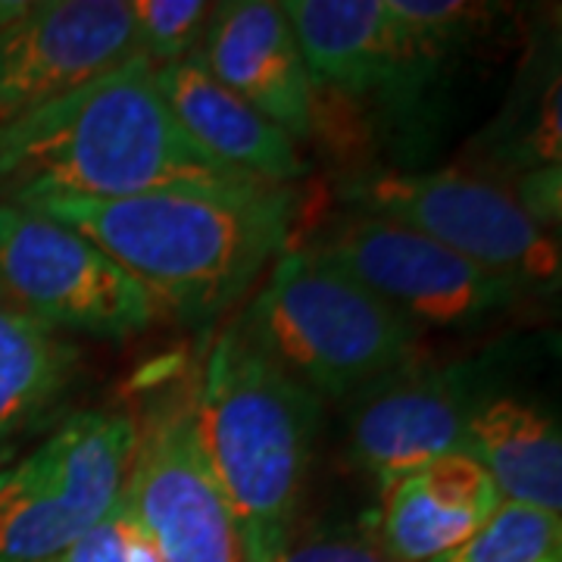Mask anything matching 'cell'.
<instances>
[{
  "instance_id": "1",
  "label": "cell",
  "mask_w": 562,
  "mask_h": 562,
  "mask_svg": "<svg viewBox=\"0 0 562 562\" xmlns=\"http://www.w3.org/2000/svg\"><path fill=\"white\" fill-rule=\"evenodd\" d=\"M276 184L206 154L162 101L147 57L0 125V203L128 201L144 194L247 198Z\"/></svg>"
},
{
  "instance_id": "2",
  "label": "cell",
  "mask_w": 562,
  "mask_h": 562,
  "mask_svg": "<svg viewBox=\"0 0 562 562\" xmlns=\"http://www.w3.org/2000/svg\"><path fill=\"white\" fill-rule=\"evenodd\" d=\"M44 216L81 232L120 262L157 306L206 325L232 310L288 250L297 201L288 188L247 198L144 194L128 201H47Z\"/></svg>"
},
{
  "instance_id": "3",
  "label": "cell",
  "mask_w": 562,
  "mask_h": 562,
  "mask_svg": "<svg viewBox=\"0 0 562 562\" xmlns=\"http://www.w3.org/2000/svg\"><path fill=\"white\" fill-rule=\"evenodd\" d=\"M194 419L244 562H276L301 528L322 401L266 353L244 319L210 344Z\"/></svg>"
},
{
  "instance_id": "4",
  "label": "cell",
  "mask_w": 562,
  "mask_h": 562,
  "mask_svg": "<svg viewBox=\"0 0 562 562\" xmlns=\"http://www.w3.org/2000/svg\"><path fill=\"white\" fill-rule=\"evenodd\" d=\"M241 319L319 401L360 394L422 357L419 328L316 247H288Z\"/></svg>"
},
{
  "instance_id": "5",
  "label": "cell",
  "mask_w": 562,
  "mask_h": 562,
  "mask_svg": "<svg viewBox=\"0 0 562 562\" xmlns=\"http://www.w3.org/2000/svg\"><path fill=\"white\" fill-rule=\"evenodd\" d=\"M138 441L128 409H81L0 469V562H54L120 503Z\"/></svg>"
},
{
  "instance_id": "6",
  "label": "cell",
  "mask_w": 562,
  "mask_h": 562,
  "mask_svg": "<svg viewBox=\"0 0 562 562\" xmlns=\"http://www.w3.org/2000/svg\"><path fill=\"white\" fill-rule=\"evenodd\" d=\"M344 198L362 216L406 225L522 291L560 288V238L531 220L501 181L465 169H382L350 181Z\"/></svg>"
},
{
  "instance_id": "7",
  "label": "cell",
  "mask_w": 562,
  "mask_h": 562,
  "mask_svg": "<svg viewBox=\"0 0 562 562\" xmlns=\"http://www.w3.org/2000/svg\"><path fill=\"white\" fill-rule=\"evenodd\" d=\"M0 301L47 325L122 341L160 306L91 238L38 210L0 203Z\"/></svg>"
},
{
  "instance_id": "8",
  "label": "cell",
  "mask_w": 562,
  "mask_h": 562,
  "mask_svg": "<svg viewBox=\"0 0 562 562\" xmlns=\"http://www.w3.org/2000/svg\"><path fill=\"white\" fill-rule=\"evenodd\" d=\"M122 501L160 562H244L235 522L206 462L194 419V379L147 401Z\"/></svg>"
},
{
  "instance_id": "9",
  "label": "cell",
  "mask_w": 562,
  "mask_h": 562,
  "mask_svg": "<svg viewBox=\"0 0 562 562\" xmlns=\"http://www.w3.org/2000/svg\"><path fill=\"white\" fill-rule=\"evenodd\" d=\"M313 247L416 328L479 325L522 294L516 281L379 216L357 213Z\"/></svg>"
},
{
  "instance_id": "10",
  "label": "cell",
  "mask_w": 562,
  "mask_h": 562,
  "mask_svg": "<svg viewBox=\"0 0 562 562\" xmlns=\"http://www.w3.org/2000/svg\"><path fill=\"white\" fill-rule=\"evenodd\" d=\"M138 54L125 0H0V125Z\"/></svg>"
},
{
  "instance_id": "11",
  "label": "cell",
  "mask_w": 562,
  "mask_h": 562,
  "mask_svg": "<svg viewBox=\"0 0 562 562\" xmlns=\"http://www.w3.org/2000/svg\"><path fill=\"white\" fill-rule=\"evenodd\" d=\"M281 10L301 41L316 94L401 103L438 69L403 35L384 0H288Z\"/></svg>"
},
{
  "instance_id": "12",
  "label": "cell",
  "mask_w": 562,
  "mask_h": 562,
  "mask_svg": "<svg viewBox=\"0 0 562 562\" xmlns=\"http://www.w3.org/2000/svg\"><path fill=\"white\" fill-rule=\"evenodd\" d=\"M475 403L465 369L413 362L360 391L347 428L350 460L379 487L438 457L465 453V419Z\"/></svg>"
},
{
  "instance_id": "13",
  "label": "cell",
  "mask_w": 562,
  "mask_h": 562,
  "mask_svg": "<svg viewBox=\"0 0 562 562\" xmlns=\"http://www.w3.org/2000/svg\"><path fill=\"white\" fill-rule=\"evenodd\" d=\"M198 57L213 79L279 125L294 144L316 132L319 94L281 3H213Z\"/></svg>"
},
{
  "instance_id": "14",
  "label": "cell",
  "mask_w": 562,
  "mask_h": 562,
  "mask_svg": "<svg viewBox=\"0 0 562 562\" xmlns=\"http://www.w3.org/2000/svg\"><path fill=\"white\" fill-rule=\"evenodd\" d=\"M503 503L469 453H447L379 484L362 528L394 562H431L472 538Z\"/></svg>"
},
{
  "instance_id": "15",
  "label": "cell",
  "mask_w": 562,
  "mask_h": 562,
  "mask_svg": "<svg viewBox=\"0 0 562 562\" xmlns=\"http://www.w3.org/2000/svg\"><path fill=\"white\" fill-rule=\"evenodd\" d=\"M154 76L181 128L216 160L276 188L306 172L297 144L213 79L198 54L172 66H154Z\"/></svg>"
},
{
  "instance_id": "16",
  "label": "cell",
  "mask_w": 562,
  "mask_h": 562,
  "mask_svg": "<svg viewBox=\"0 0 562 562\" xmlns=\"http://www.w3.org/2000/svg\"><path fill=\"white\" fill-rule=\"evenodd\" d=\"M465 453L503 501L562 509V435L557 416L522 397H484L465 419Z\"/></svg>"
},
{
  "instance_id": "17",
  "label": "cell",
  "mask_w": 562,
  "mask_h": 562,
  "mask_svg": "<svg viewBox=\"0 0 562 562\" xmlns=\"http://www.w3.org/2000/svg\"><path fill=\"white\" fill-rule=\"evenodd\" d=\"M79 350L0 301V447L69 391Z\"/></svg>"
},
{
  "instance_id": "18",
  "label": "cell",
  "mask_w": 562,
  "mask_h": 562,
  "mask_svg": "<svg viewBox=\"0 0 562 562\" xmlns=\"http://www.w3.org/2000/svg\"><path fill=\"white\" fill-rule=\"evenodd\" d=\"M431 562H562L560 513L503 501L472 538Z\"/></svg>"
},
{
  "instance_id": "19",
  "label": "cell",
  "mask_w": 562,
  "mask_h": 562,
  "mask_svg": "<svg viewBox=\"0 0 562 562\" xmlns=\"http://www.w3.org/2000/svg\"><path fill=\"white\" fill-rule=\"evenodd\" d=\"M384 7L416 50L438 66L475 38L494 13V7L469 0H384Z\"/></svg>"
},
{
  "instance_id": "20",
  "label": "cell",
  "mask_w": 562,
  "mask_h": 562,
  "mask_svg": "<svg viewBox=\"0 0 562 562\" xmlns=\"http://www.w3.org/2000/svg\"><path fill=\"white\" fill-rule=\"evenodd\" d=\"M213 3L203 0H138L132 3L138 54L150 66H172L201 50Z\"/></svg>"
},
{
  "instance_id": "21",
  "label": "cell",
  "mask_w": 562,
  "mask_h": 562,
  "mask_svg": "<svg viewBox=\"0 0 562 562\" xmlns=\"http://www.w3.org/2000/svg\"><path fill=\"white\" fill-rule=\"evenodd\" d=\"M54 562H160V557L120 497L101 522L66 547Z\"/></svg>"
},
{
  "instance_id": "22",
  "label": "cell",
  "mask_w": 562,
  "mask_h": 562,
  "mask_svg": "<svg viewBox=\"0 0 562 562\" xmlns=\"http://www.w3.org/2000/svg\"><path fill=\"white\" fill-rule=\"evenodd\" d=\"M276 562H394L362 525L297 528Z\"/></svg>"
},
{
  "instance_id": "23",
  "label": "cell",
  "mask_w": 562,
  "mask_h": 562,
  "mask_svg": "<svg viewBox=\"0 0 562 562\" xmlns=\"http://www.w3.org/2000/svg\"><path fill=\"white\" fill-rule=\"evenodd\" d=\"M13 460V453H10V447H0V469L7 465V462Z\"/></svg>"
}]
</instances>
